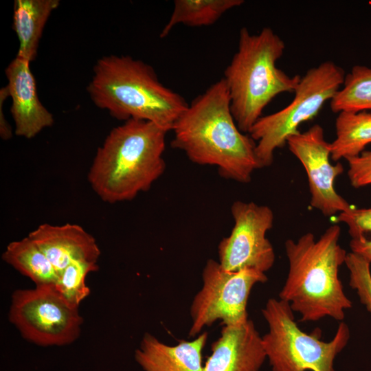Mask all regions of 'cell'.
Returning <instances> with one entry per match:
<instances>
[{"label": "cell", "instance_id": "1", "mask_svg": "<svg viewBox=\"0 0 371 371\" xmlns=\"http://www.w3.org/2000/svg\"><path fill=\"white\" fill-rule=\"evenodd\" d=\"M171 146L199 165L215 166L227 179L247 183L261 168L256 142L238 127L223 78L195 98L172 128Z\"/></svg>", "mask_w": 371, "mask_h": 371}, {"label": "cell", "instance_id": "2", "mask_svg": "<svg viewBox=\"0 0 371 371\" xmlns=\"http://www.w3.org/2000/svg\"><path fill=\"white\" fill-rule=\"evenodd\" d=\"M340 227L330 226L316 240L311 232L296 241H285L289 271L279 293L301 322H315L325 317L342 321L345 311L352 308L339 277L340 266L348 253L339 244Z\"/></svg>", "mask_w": 371, "mask_h": 371}, {"label": "cell", "instance_id": "3", "mask_svg": "<svg viewBox=\"0 0 371 371\" xmlns=\"http://www.w3.org/2000/svg\"><path fill=\"white\" fill-rule=\"evenodd\" d=\"M168 131L144 120H129L113 128L97 150L87 178L103 201H131L148 191L164 172Z\"/></svg>", "mask_w": 371, "mask_h": 371}, {"label": "cell", "instance_id": "4", "mask_svg": "<svg viewBox=\"0 0 371 371\" xmlns=\"http://www.w3.org/2000/svg\"><path fill=\"white\" fill-rule=\"evenodd\" d=\"M87 91L94 104L114 118L150 122L168 132L189 104L159 81L150 65L130 56L100 58Z\"/></svg>", "mask_w": 371, "mask_h": 371}, {"label": "cell", "instance_id": "5", "mask_svg": "<svg viewBox=\"0 0 371 371\" xmlns=\"http://www.w3.org/2000/svg\"><path fill=\"white\" fill-rule=\"evenodd\" d=\"M285 49L284 41L270 27L253 34L239 31L238 49L226 67L230 108L238 128L249 133L265 108L279 94L293 93L301 76H290L276 66Z\"/></svg>", "mask_w": 371, "mask_h": 371}, {"label": "cell", "instance_id": "6", "mask_svg": "<svg viewBox=\"0 0 371 371\" xmlns=\"http://www.w3.org/2000/svg\"><path fill=\"white\" fill-rule=\"evenodd\" d=\"M269 330L262 343L272 371H335V357L346 346L350 333L341 322L333 338L321 339V330L302 331L293 311L283 300L269 298L262 309Z\"/></svg>", "mask_w": 371, "mask_h": 371}, {"label": "cell", "instance_id": "7", "mask_svg": "<svg viewBox=\"0 0 371 371\" xmlns=\"http://www.w3.org/2000/svg\"><path fill=\"white\" fill-rule=\"evenodd\" d=\"M346 73L333 61L310 68L294 91L292 101L284 108L260 117L249 132L256 142V154L262 168L273 161L275 151L300 132L299 126L316 117L324 105L341 88Z\"/></svg>", "mask_w": 371, "mask_h": 371}, {"label": "cell", "instance_id": "8", "mask_svg": "<svg viewBox=\"0 0 371 371\" xmlns=\"http://www.w3.org/2000/svg\"><path fill=\"white\" fill-rule=\"evenodd\" d=\"M202 280V287L190 308V337H197L205 327L217 320L223 326H238L247 322L251 291L256 284L264 283L268 278L265 273L255 269L228 271L218 261L209 259L203 269Z\"/></svg>", "mask_w": 371, "mask_h": 371}, {"label": "cell", "instance_id": "9", "mask_svg": "<svg viewBox=\"0 0 371 371\" xmlns=\"http://www.w3.org/2000/svg\"><path fill=\"white\" fill-rule=\"evenodd\" d=\"M10 322L27 341L41 346H61L76 341L82 317L54 285L13 292L9 310Z\"/></svg>", "mask_w": 371, "mask_h": 371}, {"label": "cell", "instance_id": "10", "mask_svg": "<svg viewBox=\"0 0 371 371\" xmlns=\"http://www.w3.org/2000/svg\"><path fill=\"white\" fill-rule=\"evenodd\" d=\"M231 212L234 224L229 236L218 244V262L228 271L267 272L276 259L273 247L266 237L273 225V211L267 205L236 201Z\"/></svg>", "mask_w": 371, "mask_h": 371}, {"label": "cell", "instance_id": "11", "mask_svg": "<svg viewBox=\"0 0 371 371\" xmlns=\"http://www.w3.org/2000/svg\"><path fill=\"white\" fill-rule=\"evenodd\" d=\"M286 144L306 172L311 206L326 216L350 210L352 207L335 188L344 166L339 162L330 163V143L325 139L324 128L315 124L305 132L291 136Z\"/></svg>", "mask_w": 371, "mask_h": 371}, {"label": "cell", "instance_id": "12", "mask_svg": "<svg viewBox=\"0 0 371 371\" xmlns=\"http://www.w3.org/2000/svg\"><path fill=\"white\" fill-rule=\"evenodd\" d=\"M30 63L16 57L5 69V86L12 99L11 113L17 136L32 139L54 124L53 115L38 98Z\"/></svg>", "mask_w": 371, "mask_h": 371}, {"label": "cell", "instance_id": "13", "mask_svg": "<svg viewBox=\"0 0 371 371\" xmlns=\"http://www.w3.org/2000/svg\"><path fill=\"white\" fill-rule=\"evenodd\" d=\"M266 359L262 336L248 319L240 325L223 326L202 371H259Z\"/></svg>", "mask_w": 371, "mask_h": 371}, {"label": "cell", "instance_id": "14", "mask_svg": "<svg viewBox=\"0 0 371 371\" xmlns=\"http://www.w3.org/2000/svg\"><path fill=\"white\" fill-rule=\"evenodd\" d=\"M59 273L75 262L98 263L100 250L94 237L80 225H40L27 236Z\"/></svg>", "mask_w": 371, "mask_h": 371}, {"label": "cell", "instance_id": "15", "mask_svg": "<svg viewBox=\"0 0 371 371\" xmlns=\"http://www.w3.org/2000/svg\"><path fill=\"white\" fill-rule=\"evenodd\" d=\"M208 333L203 332L191 341L170 346L146 333L135 359L144 371H202V352Z\"/></svg>", "mask_w": 371, "mask_h": 371}, {"label": "cell", "instance_id": "16", "mask_svg": "<svg viewBox=\"0 0 371 371\" xmlns=\"http://www.w3.org/2000/svg\"><path fill=\"white\" fill-rule=\"evenodd\" d=\"M59 0H15L13 29L19 40L16 56L31 63L36 56L45 24Z\"/></svg>", "mask_w": 371, "mask_h": 371}, {"label": "cell", "instance_id": "17", "mask_svg": "<svg viewBox=\"0 0 371 371\" xmlns=\"http://www.w3.org/2000/svg\"><path fill=\"white\" fill-rule=\"evenodd\" d=\"M2 259L36 286L55 285L59 275L43 251L28 237L9 243Z\"/></svg>", "mask_w": 371, "mask_h": 371}, {"label": "cell", "instance_id": "18", "mask_svg": "<svg viewBox=\"0 0 371 371\" xmlns=\"http://www.w3.org/2000/svg\"><path fill=\"white\" fill-rule=\"evenodd\" d=\"M335 126L336 137L330 143L333 161L357 156L371 143L370 112L339 113Z\"/></svg>", "mask_w": 371, "mask_h": 371}, {"label": "cell", "instance_id": "19", "mask_svg": "<svg viewBox=\"0 0 371 371\" xmlns=\"http://www.w3.org/2000/svg\"><path fill=\"white\" fill-rule=\"evenodd\" d=\"M243 3V0H175L172 12L160 37L168 35L178 24L190 27L211 25L226 12Z\"/></svg>", "mask_w": 371, "mask_h": 371}, {"label": "cell", "instance_id": "20", "mask_svg": "<svg viewBox=\"0 0 371 371\" xmlns=\"http://www.w3.org/2000/svg\"><path fill=\"white\" fill-rule=\"evenodd\" d=\"M332 111L371 113V67L357 65L346 74L341 88L330 101Z\"/></svg>", "mask_w": 371, "mask_h": 371}, {"label": "cell", "instance_id": "21", "mask_svg": "<svg viewBox=\"0 0 371 371\" xmlns=\"http://www.w3.org/2000/svg\"><path fill=\"white\" fill-rule=\"evenodd\" d=\"M98 269V263L72 262L59 273L55 288L69 304L78 308L90 293V289L86 284V278L89 273Z\"/></svg>", "mask_w": 371, "mask_h": 371}, {"label": "cell", "instance_id": "22", "mask_svg": "<svg viewBox=\"0 0 371 371\" xmlns=\"http://www.w3.org/2000/svg\"><path fill=\"white\" fill-rule=\"evenodd\" d=\"M337 222L347 225L350 236L351 252L371 264V207L355 208L339 214Z\"/></svg>", "mask_w": 371, "mask_h": 371}, {"label": "cell", "instance_id": "23", "mask_svg": "<svg viewBox=\"0 0 371 371\" xmlns=\"http://www.w3.org/2000/svg\"><path fill=\"white\" fill-rule=\"evenodd\" d=\"M344 263L349 271L350 286L357 291L361 303L371 313V264L352 252L347 254Z\"/></svg>", "mask_w": 371, "mask_h": 371}, {"label": "cell", "instance_id": "24", "mask_svg": "<svg viewBox=\"0 0 371 371\" xmlns=\"http://www.w3.org/2000/svg\"><path fill=\"white\" fill-rule=\"evenodd\" d=\"M346 160L348 176L352 186L358 188L371 184V150H363Z\"/></svg>", "mask_w": 371, "mask_h": 371}, {"label": "cell", "instance_id": "25", "mask_svg": "<svg viewBox=\"0 0 371 371\" xmlns=\"http://www.w3.org/2000/svg\"><path fill=\"white\" fill-rule=\"evenodd\" d=\"M0 136L2 139L8 140L12 137V131L10 125L7 122L3 111H2V106L0 104Z\"/></svg>", "mask_w": 371, "mask_h": 371}]
</instances>
